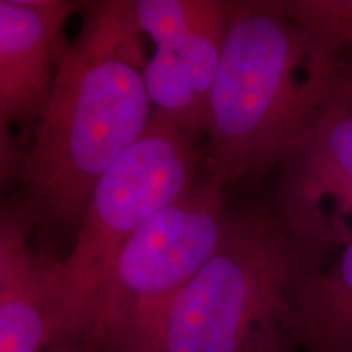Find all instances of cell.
I'll use <instances>...</instances> for the list:
<instances>
[{
    "label": "cell",
    "mask_w": 352,
    "mask_h": 352,
    "mask_svg": "<svg viewBox=\"0 0 352 352\" xmlns=\"http://www.w3.org/2000/svg\"><path fill=\"white\" fill-rule=\"evenodd\" d=\"M352 109V69L277 0L233 2L209 94L202 171L228 192L261 182L303 139Z\"/></svg>",
    "instance_id": "obj_1"
},
{
    "label": "cell",
    "mask_w": 352,
    "mask_h": 352,
    "mask_svg": "<svg viewBox=\"0 0 352 352\" xmlns=\"http://www.w3.org/2000/svg\"><path fill=\"white\" fill-rule=\"evenodd\" d=\"M302 318L303 352H352V240L308 280Z\"/></svg>",
    "instance_id": "obj_10"
},
{
    "label": "cell",
    "mask_w": 352,
    "mask_h": 352,
    "mask_svg": "<svg viewBox=\"0 0 352 352\" xmlns=\"http://www.w3.org/2000/svg\"><path fill=\"white\" fill-rule=\"evenodd\" d=\"M341 248L272 202L230 210L215 253L176 296L155 352H296L308 280Z\"/></svg>",
    "instance_id": "obj_3"
},
{
    "label": "cell",
    "mask_w": 352,
    "mask_h": 352,
    "mask_svg": "<svg viewBox=\"0 0 352 352\" xmlns=\"http://www.w3.org/2000/svg\"><path fill=\"white\" fill-rule=\"evenodd\" d=\"M274 202L290 220L340 243L352 240V109H341L277 168Z\"/></svg>",
    "instance_id": "obj_7"
},
{
    "label": "cell",
    "mask_w": 352,
    "mask_h": 352,
    "mask_svg": "<svg viewBox=\"0 0 352 352\" xmlns=\"http://www.w3.org/2000/svg\"><path fill=\"white\" fill-rule=\"evenodd\" d=\"M142 36L134 0H107L65 47L20 168L25 204L44 226L78 227L95 184L147 129Z\"/></svg>",
    "instance_id": "obj_2"
},
{
    "label": "cell",
    "mask_w": 352,
    "mask_h": 352,
    "mask_svg": "<svg viewBox=\"0 0 352 352\" xmlns=\"http://www.w3.org/2000/svg\"><path fill=\"white\" fill-rule=\"evenodd\" d=\"M202 148L186 132L153 116L144 134L95 184L72 252L50 263L51 284L70 342L83 341L118 254L158 210L191 191Z\"/></svg>",
    "instance_id": "obj_4"
},
{
    "label": "cell",
    "mask_w": 352,
    "mask_h": 352,
    "mask_svg": "<svg viewBox=\"0 0 352 352\" xmlns=\"http://www.w3.org/2000/svg\"><path fill=\"white\" fill-rule=\"evenodd\" d=\"M33 222L26 204L0 206V297L32 254L28 236Z\"/></svg>",
    "instance_id": "obj_12"
},
{
    "label": "cell",
    "mask_w": 352,
    "mask_h": 352,
    "mask_svg": "<svg viewBox=\"0 0 352 352\" xmlns=\"http://www.w3.org/2000/svg\"><path fill=\"white\" fill-rule=\"evenodd\" d=\"M23 160H20L13 142L10 122L0 116V186L21 168Z\"/></svg>",
    "instance_id": "obj_13"
},
{
    "label": "cell",
    "mask_w": 352,
    "mask_h": 352,
    "mask_svg": "<svg viewBox=\"0 0 352 352\" xmlns=\"http://www.w3.org/2000/svg\"><path fill=\"white\" fill-rule=\"evenodd\" d=\"M70 342L50 263L32 253L0 297V352H43Z\"/></svg>",
    "instance_id": "obj_9"
},
{
    "label": "cell",
    "mask_w": 352,
    "mask_h": 352,
    "mask_svg": "<svg viewBox=\"0 0 352 352\" xmlns=\"http://www.w3.org/2000/svg\"><path fill=\"white\" fill-rule=\"evenodd\" d=\"M47 352H85V346H74L72 342H64V344H57Z\"/></svg>",
    "instance_id": "obj_14"
},
{
    "label": "cell",
    "mask_w": 352,
    "mask_h": 352,
    "mask_svg": "<svg viewBox=\"0 0 352 352\" xmlns=\"http://www.w3.org/2000/svg\"><path fill=\"white\" fill-rule=\"evenodd\" d=\"M228 214L227 192L206 178L153 214L118 254L82 346L155 352L165 314L215 253Z\"/></svg>",
    "instance_id": "obj_5"
},
{
    "label": "cell",
    "mask_w": 352,
    "mask_h": 352,
    "mask_svg": "<svg viewBox=\"0 0 352 352\" xmlns=\"http://www.w3.org/2000/svg\"><path fill=\"white\" fill-rule=\"evenodd\" d=\"M329 57L352 69V0H277Z\"/></svg>",
    "instance_id": "obj_11"
},
{
    "label": "cell",
    "mask_w": 352,
    "mask_h": 352,
    "mask_svg": "<svg viewBox=\"0 0 352 352\" xmlns=\"http://www.w3.org/2000/svg\"><path fill=\"white\" fill-rule=\"evenodd\" d=\"M139 28L155 44L144 65L153 116L197 140L206 132L208 103L233 2L134 0Z\"/></svg>",
    "instance_id": "obj_6"
},
{
    "label": "cell",
    "mask_w": 352,
    "mask_h": 352,
    "mask_svg": "<svg viewBox=\"0 0 352 352\" xmlns=\"http://www.w3.org/2000/svg\"><path fill=\"white\" fill-rule=\"evenodd\" d=\"M80 3L70 0H0V116L39 120L67 44L65 21Z\"/></svg>",
    "instance_id": "obj_8"
}]
</instances>
